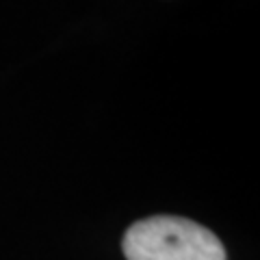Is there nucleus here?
Returning a JSON list of instances; mask_svg holds the SVG:
<instances>
[{"label": "nucleus", "mask_w": 260, "mask_h": 260, "mask_svg": "<svg viewBox=\"0 0 260 260\" xmlns=\"http://www.w3.org/2000/svg\"><path fill=\"white\" fill-rule=\"evenodd\" d=\"M128 260H225V249L208 228L184 217H148L128 228Z\"/></svg>", "instance_id": "nucleus-1"}]
</instances>
